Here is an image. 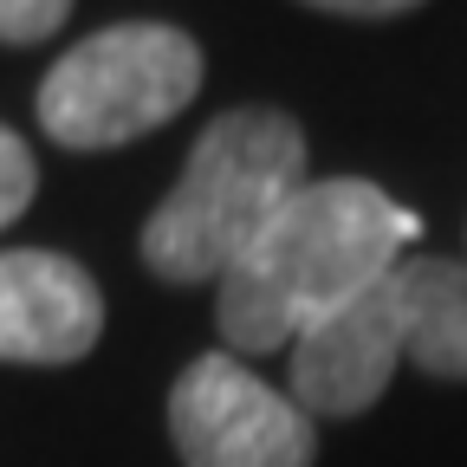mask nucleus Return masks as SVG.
Listing matches in <instances>:
<instances>
[{
  "instance_id": "f257e3e1",
  "label": "nucleus",
  "mask_w": 467,
  "mask_h": 467,
  "mask_svg": "<svg viewBox=\"0 0 467 467\" xmlns=\"http://www.w3.org/2000/svg\"><path fill=\"white\" fill-rule=\"evenodd\" d=\"M416 234L422 221L364 175L306 182L214 285L227 350L241 364L266 350H292L306 325L377 285L402 254H416Z\"/></svg>"
},
{
  "instance_id": "f03ea898",
  "label": "nucleus",
  "mask_w": 467,
  "mask_h": 467,
  "mask_svg": "<svg viewBox=\"0 0 467 467\" xmlns=\"http://www.w3.org/2000/svg\"><path fill=\"white\" fill-rule=\"evenodd\" d=\"M306 182V130L285 110H221L143 221V266L169 285H221V273Z\"/></svg>"
},
{
  "instance_id": "7ed1b4c3",
  "label": "nucleus",
  "mask_w": 467,
  "mask_h": 467,
  "mask_svg": "<svg viewBox=\"0 0 467 467\" xmlns=\"http://www.w3.org/2000/svg\"><path fill=\"white\" fill-rule=\"evenodd\" d=\"M202 91V46L182 26L124 20L78 39L39 85V124L66 150H117L182 117Z\"/></svg>"
},
{
  "instance_id": "20e7f679",
  "label": "nucleus",
  "mask_w": 467,
  "mask_h": 467,
  "mask_svg": "<svg viewBox=\"0 0 467 467\" xmlns=\"http://www.w3.org/2000/svg\"><path fill=\"white\" fill-rule=\"evenodd\" d=\"M169 435L182 467H312V416L234 350L195 358L169 389Z\"/></svg>"
},
{
  "instance_id": "39448f33",
  "label": "nucleus",
  "mask_w": 467,
  "mask_h": 467,
  "mask_svg": "<svg viewBox=\"0 0 467 467\" xmlns=\"http://www.w3.org/2000/svg\"><path fill=\"white\" fill-rule=\"evenodd\" d=\"M396 364H402V325H396L389 273H383L358 299H344L337 312H325L318 325H306L292 337L285 396L299 402L312 422L318 416H364V409L383 402Z\"/></svg>"
},
{
  "instance_id": "423d86ee",
  "label": "nucleus",
  "mask_w": 467,
  "mask_h": 467,
  "mask_svg": "<svg viewBox=\"0 0 467 467\" xmlns=\"http://www.w3.org/2000/svg\"><path fill=\"white\" fill-rule=\"evenodd\" d=\"M104 337L98 279L46 247L0 254V364H72Z\"/></svg>"
},
{
  "instance_id": "0eeeda50",
  "label": "nucleus",
  "mask_w": 467,
  "mask_h": 467,
  "mask_svg": "<svg viewBox=\"0 0 467 467\" xmlns=\"http://www.w3.org/2000/svg\"><path fill=\"white\" fill-rule=\"evenodd\" d=\"M389 299L402 325V364L467 383V260L402 254L389 266Z\"/></svg>"
},
{
  "instance_id": "6e6552de",
  "label": "nucleus",
  "mask_w": 467,
  "mask_h": 467,
  "mask_svg": "<svg viewBox=\"0 0 467 467\" xmlns=\"http://www.w3.org/2000/svg\"><path fill=\"white\" fill-rule=\"evenodd\" d=\"M33 189H39V162L33 150L0 124V227H14L26 208H33Z\"/></svg>"
},
{
  "instance_id": "1a4fd4ad",
  "label": "nucleus",
  "mask_w": 467,
  "mask_h": 467,
  "mask_svg": "<svg viewBox=\"0 0 467 467\" xmlns=\"http://www.w3.org/2000/svg\"><path fill=\"white\" fill-rule=\"evenodd\" d=\"M72 0H0V46H33L52 26H66Z\"/></svg>"
},
{
  "instance_id": "9d476101",
  "label": "nucleus",
  "mask_w": 467,
  "mask_h": 467,
  "mask_svg": "<svg viewBox=\"0 0 467 467\" xmlns=\"http://www.w3.org/2000/svg\"><path fill=\"white\" fill-rule=\"evenodd\" d=\"M318 14H344V20H396V14H416L422 0H306Z\"/></svg>"
}]
</instances>
